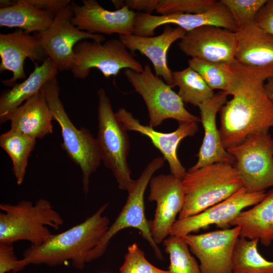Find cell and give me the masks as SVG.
<instances>
[{"label": "cell", "mask_w": 273, "mask_h": 273, "mask_svg": "<svg viewBox=\"0 0 273 273\" xmlns=\"http://www.w3.org/2000/svg\"><path fill=\"white\" fill-rule=\"evenodd\" d=\"M24 267L16 257L13 244L0 243V273H16Z\"/></svg>", "instance_id": "e575fe53"}, {"label": "cell", "mask_w": 273, "mask_h": 273, "mask_svg": "<svg viewBox=\"0 0 273 273\" xmlns=\"http://www.w3.org/2000/svg\"><path fill=\"white\" fill-rule=\"evenodd\" d=\"M39 92L53 112L54 120L60 126L62 148L81 169L83 191L87 196L90 177L102 162L97 139L87 128H76L69 118L60 99L57 77L46 82Z\"/></svg>", "instance_id": "5b68a950"}, {"label": "cell", "mask_w": 273, "mask_h": 273, "mask_svg": "<svg viewBox=\"0 0 273 273\" xmlns=\"http://www.w3.org/2000/svg\"><path fill=\"white\" fill-rule=\"evenodd\" d=\"M254 24L273 35V0H267L261 8L255 18Z\"/></svg>", "instance_id": "d590c367"}, {"label": "cell", "mask_w": 273, "mask_h": 273, "mask_svg": "<svg viewBox=\"0 0 273 273\" xmlns=\"http://www.w3.org/2000/svg\"><path fill=\"white\" fill-rule=\"evenodd\" d=\"M119 273H172L160 269L147 260L144 252L136 243L127 247Z\"/></svg>", "instance_id": "836d02e7"}, {"label": "cell", "mask_w": 273, "mask_h": 273, "mask_svg": "<svg viewBox=\"0 0 273 273\" xmlns=\"http://www.w3.org/2000/svg\"><path fill=\"white\" fill-rule=\"evenodd\" d=\"M266 195L265 191L248 193L243 187L224 200L196 215L177 219L170 229L169 236L185 238L212 224L222 229H228L244 209L258 203Z\"/></svg>", "instance_id": "7c38bea8"}, {"label": "cell", "mask_w": 273, "mask_h": 273, "mask_svg": "<svg viewBox=\"0 0 273 273\" xmlns=\"http://www.w3.org/2000/svg\"><path fill=\"white\" fill-rule=\"evenodd\" d=\"M163 244L165 252L169 256V271L172 273H201L199 265L191 254L184 238L169 236Z\"/></svg>", "instance_id": "4dcf8cb0"}, {"label": "cell", "mask_w": 273, "mask_h": 273, "mask_svg": "<svg viewBox=\"0 0 273 273\" xmlns=\"http://www.w3.org/2000/svg\"><path fill=\"white\" fill-rule=\"evenodd\" d=\"M170 24L176 25L186 32L205 25L221 27L233 32L237 31L229 11L220 1H218L213 8L200 14L154 15L137 12L134 19L132 34L140 36H153L157 27Z\"/></svg>", "instance_id": "9a60e30c"}, {"label": "cell", "mask_w": 273, "mask_h": 273, "mask_svg": "<svg viewBox=\"0 0 273 273\" xmlns=\"http://www.w3.org/2000/svg\"><path fill=\"white\" fill-rule=\"evenodd\" d=\"M235 60L246 67L273 73V35L254 23L236 32Z\"/></svg>", "instance_id": "7402d4cb"}, {"label": "cell", "mask_w": 273, "mask_h": 273, "mask_svg": "<svg viewBox=\"0 0 273 273\" xmlns=\"http://www.w3.org/2000/svg\"><path fill=\"white\" fill-rule=\"evenodd\" d=\"M27 2L38 9L55 15L71 3L70 0H27Z\"/></svg>", "instance_id": "8d00e7d4"}, {"label": "cell", "mask_w": 273, "mask_h": 273, "mask_svg": "<svg viewBox=\"0 0 273 273\" xmlns=\"http://www.w3.org/2000/svg\"><path fill=\"white\" fill-rule=\"evenodd\" d=\"M185 201L178 219L196 215L243 188L234 165L216 163L187 172L182 179Z\"/></svg>", "instance_id": "277c9868"}, {"label": "cell", "mask_w": 273, "mask_h": 273, "mask_svg": "<svg viewBox=\"0 0 273 273\" xmlns=\"http://www.w3.org/2000/svg\"><path fill=\"white\" fill-rule=\"evenodd\" d=\"M0 71L8 70L13 73L9 79L2 81L6 86H13L16 81L25 79V60L28 58L36 65L47 58L38 37L19 29L12 33L0 34Z\"/></svg>", "instance_id": "d6986e66"}, {"label": "cell", "mask_w": 273, "mask_h": 273, "mask_svg": "<svg viewBox=\"0 0 273 273\" xmlns=\"http://www.w3.org/2000/svg\"><path fill=\"white\" fill-rule=\"evenodd\" d=\"M98 130L96 138L102 162L110 169L120 190L128 192L135 180L131 178L127 159L130 142L127 130L117 119L103 88L97 91Z\"/></svg>", "instance_id": "8992f818"}, {"label": "cell", "mask_w": 273, "mask_h": 273, "mask_svg": "<svg viewBox=\"0 0 273 273\" xmlns=\"http://www.w3.org/2000/svg\"><path fill=\"white\" fill-rule=\"evenodd\" d=\"M228 96L226 93L219 92L214 94L211 99L198 106L204 136L197 155L198 160L188 171L216 163L234 165L235 160L223 147L216 123V115L227 102Z\"/></svg>", "instance_id": "ffe728a7"}, {"label": "cell", "mask_w": 273, "mask_h": 273, "mask_svg": "<svg viewBox=\"0 0 273 273\" xmlns=\"http://www.w3.org/2000/svg\"><path fill=\"white\" fill-rule=\"evenodd\" d=\"M71 5L73 14L72 22L82 31L109 35L133 33L136 13L126 6L115 11H109L96 0H83L81 5L73 2Z\"/></svg>", "instance_id": "e0dca14e"}, {"label": "cell", "mask_w": 273, "mask_h": 273, "mask_svg": "<svg viewBox=\"0 0 273 273\" xmlns=\"http://www.w3.org/2000/svg\"><path fill=\"white\" fill-rule=\"evenodd\" d=\"M103 273H106V272H103Z\"/></svg>", "instance_id": "b9f144b4"}, {"label": "cell", "mask_w": 273, "mask_h": 273, "mask_svg": "<svg viewBox=\"0 0 273 273\" xmlns=\"http://www.w3.org/2000/svg\"><path fill=\"white\" fill-rule=\"evenodd\" d=\"M73 11L71 3L58 13L47 29L34 33L45 52L58 71L71 70L74 62V48L82 40L91 39L103 42L105 37L79 29L72 22Z\"/></svg>", "instance_id": "8fae6325"}, {"label": "cell", "mask_w": 273, "mask_h": 273, "mask_svg": "<svg viewBox=\"0 0 273 273\" xmlns=\"http://www.w3.org/2000/svg\"><path fill=\"white\" fill-rule=\"evenodd\" d=\"M215 0H159L156 11L160 15L204 13L217 3Z\"/></svg>", "instance_id": "d6a6232c"}, {"label": "cell", "mask_w": 273, "mask_h": 273, "mask_svg": "<svg viewBox=\"0 0 273 273\" xmlns=\"http://www.w3.org/2000/svg\"><path fill=\"white\" fill-rule=\"evenodd\" d=\"M54 115L40 92L27 100L12 114L11 129L39 139L53 131Z\"/></svg>", "instance_id": "cb8c5ba5"}, {"label": "cell", "mask_w": 273, "mask_h": 273, "mask_svg": "<svg viewBox=\"0 0 273 273\" xmlns=\"http://www.w3.org/2000/svg\"><path fill=\"white\" fill-rule=\"evenodd\" d=\"M74 62L71 69L73 76L80 79L88 77L92 68L99 70L105 77L116 76L122 69L142 72L144 67L134 58L119 39L104 43L82 40L74 48Z\"/></svg>", "instance_id": "30bf717a"}, {"label": "cell", "mask_w": 273, "mask_h": 273, "mask_svg": "<svg viewBox=\"0 0 273 273\" xmlns=\"http://www.w3.org/2000/svg\"><path fill=\"white\" fill-rule=\"evenodd\" d=\"M235 32L212 25H205L186 32L178 43L186 55L211 62H236Z\"/></svg>", "instance_id": "2e32d148"}, {"label": "cell", "mask_w": 273, "mask_h": 273, "mask_svg": "<svg viewBox=\"0 0 273 273\" xmlns=\"http://www.w3.org/2000/svg\"><path fill=\"white\" fill-rule=\"evenodd\" d=\"M111 3L114 5L116 10L119 9L123 6V1L112 0Z\"/></svg>", "instance_id": "60d3db41"}, {"label": "cell", "mask_w": 273, "mask_h": 273, "mask_svg": "<svg viewBox=\"0 0 273 273\" xmlns=\"http://www.w3.org/2000/svg\"><path fill=\"white\" fill-rule=\"evenodd\" d=\"M173 87L177 86V93L182 101L198 106L211 99L213 90L201 76L190 66L179 71H172Z\"/></svg>", "instance_id": "f546056e"}, {"label": "cell", "mask_w": 273, "mask_h": 273, "mask_svg": "<svg viewBox=\"0 0 273 273\" xmlns=\"http://www.w3.org/2000/svg\"><path fill=\"white\" fill-rule=\"evenodd\" d=\"M239 226L184 238L190 251L199 259L201 273H233L232 257L239 238Z\"/></svg>", "instance_id": "4fadbf2b"}, {"label": "cell", "mask_w": 273, "mask_h": 273, "mask_svg": "<svg viewBox=\"0 0 273 273\" xmlns=\"http://www.w3.org/2000/svg\"><path fill=\"white\" fill-rule=\"evenodd\" d=\"M230 226H239V237L257 239L265 246L273 242V188L251 209L241 211Z\"/></svg>", "instance_id": "d4e9b609"}, {"label": "cell", "mask_w": 273, "mask_h": 273, "mask_svg": "<svg viewBox=\"0 0 273 273\" xmlns=\"http://www.w3.org/2000/svg\"><path fill=\"white\" fill-rule=\"evenodd\" d=\"M55 17V14L36 8L27 0L14 1L11 7L0 9V26L37 33L49 28Z\"/></svg>", "instance_id": "484cf974"}, {"label": "cell", "mask_w": 273, "mask_h": 273, "mask_svg": "<svg viewBox=\"0 0 273 273\" xmlns=\"http://www.w3.org/2000/svg\"><path fill=\"white\" fill-rule=\"evenodd\" d=\"M124 74L145 102L150 127L158 126L167 119H173L178 122L200 121L199 117L185 108L184 102L172 87L152 73L149 65H145L142 72L125 69Z\"/></svg>", "instance_id": "ba28073f"}, {"label": "cell", "mask_w": 273, "mask_h": 273, "mask_svg": "<svg viewBox=\"0 0 273 273\" xmlns=\"http://www.w3.org/2000/svg\"><path fill=\"white\" fill-rule=\"evenodd\" d=\"M148 199L155 202L154 219L150 222L152 238L158 245L169 236L177 215L183 208L185 191L182 180L171 174L153 176L149 182Z\"/></svg>", "instance_id": "5bb4252c"}, {"label": "cell", "mask_w": 273, "mask_h": 273, "mask_svg": "<svg viewBox=\"0 0 273 273\" xmlns=\"http://www.w3.org/2000/svg\"><path fill=\"white\" fill-rule=\"evenodd\" d=\"M58 72L55 65L47 57L41 65H35L33 71L23 82L3 92L0 96V123L10 120L15 110L39 92L45 83L56 77Z\"/></svg>", "instance_id": "603a6c76"}, {"label": "cell", "mask_w": 273, "mask_h": 273, "mask_svg": "<svg viewBox=\"0 0 273 273\" xmlns=\"http://www.w3.org/2000/svg\"><path fill=\"white\" fill-rule=\"evenodd\" d=\"M226 150L235 160L234 166L247 192L273 187V138L268 132L251 134Z\"/></svg>", "instance_id": "9c48e42d"}, {"label": "cell", "mask_w": 273, "mask_h": 273, "mask_svg": "<svg viewBox=\"0 0 273 273\" xmlns=\"http://www.w3.org/2000/svg\"><path fill=\"white\" fill-rule=\"evenodd\" d=\"M186 31L179 27L166 26L161 34L145 37L134 34L119 35V39L131 52L139 51L146 56L153 65L155 75L173 87L172 71L167 62V52L176 40L181 39Z\"/></svg>", "instance_id": "44dd1931"}, {"label": "cell", "mask_w": 273, "mask_h": 273, "mask_svg": "<svg viewBox=\"0 0 273 273\" xmlns=\"http://www.w3.org/2000/svg\"><path fill=\"white\" fill-rule=\"evenodd\" d=\"M264 87L268 96L273 102V78L267 79Z\"/></svg>", "instance_id": "f35d334b"}, {"label": "cell", "mask_w": 273, "mask_h": 273, "mask_svg": "<svg viewBox=\"0 0 273 273\" xmlns=\"http://www.w3.org/2000/svg\"><path fill=\"white\" fill-rule=\"evenodd\" d=\"M257 239L239 237L232 257L233 273H273V261L264 258L259 252Z\"/></svg>", "instance_id": "f1b7e54d"}, {"label": "cell", "mask_w": 273, "mask_h": 273, "mask_svg": "<svg viewBox=\"0 0 273 273\" xmlns=\"http://www.w3.org/2000/svg\"><path fill=\"white\" fill-rule=\"evenodd\" d=\"M14 4V1L10 0H1L0 1V9L6 8L11 7Z\"/></svg>", "instance_id": "ab89813d"}, {"label": "cell", "mask_w": 273, "mask_h": 273, "mask_svg": "<svg viewBox=\"0 0 273 273\" xmlns=\"http://www.w3.org/2000/svg\"><path fill=\"white\" fill-rule=\"evenodd\" d=\"M0 209V243L26 240L32 246H39L53 235L48 226L58 230L64 223L51 203L43 199L34 204L28 200L2 203Z\"/></svg>", "instance_id": "3957f363"}, {"label": "cell", "mask_w": 273, "mask_h": 273, "mask_svg": "<svg viewBox=\"0 0 273 273\" xmlns=\"http://www.w3.org/2000/svg\"><path fill=\"white\" fill-rule=\"evenodd\" d=\"M159 0H126L123 1V6H127L131 10L143 11L150 14L156 10Z\"/></svg>", "instance_id": "74e56055"}, {"label": "cell", "mask_w": 273, "mask_h": 273, "mask_svg": "<svg viewBox=\"0 0 273 273\" xmlns=\"http://www.w3.org/2000/svg\"><path fill=\"white\" fill-rule=\"evenodd\" d=\"M189 66L197 72L212 89H220L234 96L240 89L241 80L231 63L211 62L197 58L188 60Z\"/></svg>", "instance_id": "4316f807"}, {"label": "cell", "mask_w": 273, "mask_h": 273, "mask_svg": "<svg viewBox=\"0 0 273 273\" xmlns=\"http://www.w3.org/2000/svg\"><path fill=\"white\" fill-rule=\"evenodd\" d=\"M231 64L241 86L219 111V131L225 149L240 144L251 134L268 132L273 127V102L264 87V81L273 78V73L236 61Z\"/></svg>", "instance_id": "6da1fadb"}, {"label": "cell", "mask_w": 273, "mask_h": 273, "mask_svg": "<svg viewBox=\"0 0 273 273\" xmlns=\"http://www.w3.org/2000/svg\"><path fill=\"white\" fill-rule=\"evenodd\" d=\"M165 161L163 157L159 156L151 160L145 167L135 180L133 187L127 192L126 202L114 222L89 254L87 263L101 257L106 252L111 239L119 232L129 228L138 230L151 247L156 258L160 260L163 259L161 250L152 238L150 222L145 216L144 195L153 174L164 165Z\"/></svg>", "instance_id": "52a82bcc"}, {"label": "cell", "mask_w": 273, "mask_h": 273, "mask_svg": "<svg viewBox=\"0 0 273 273\" xmlns=\"http://www.w3.org/2000/svg\"><path fill=\"white\" fill-rule=\"evenodd\" d=\"M108 203L102 205L80 223L58 234H53L39 246H31L23 253L21 261L29 264L51 266L71 260L73 266L82 269L90 252L98 245L109 228V218L103 213Z\"/></svg>", "instance_id": "7a4b0ae2"}, {"label": "cell", "mask_w": 273, "mask_h": 273, "mask_svg": "<svg viewBox=\"0 0 273 273\" xmlns=\"http://www.w3.org/2000/svg\"><path fill=\"white\" fill-rule=\"evenodd\" d=\"M36 139L11 129L0 135V146L8 154L17 185L24 180L28 160L36 145Z\"/></svg>", "instance_id": "83f0119b"}, {"label": "cell", "mask_w": 273, "mask_h": 273, "mask_svg": "<svg viewBox=\"0 0 273 273\" xmlns=\"http://www.w3.org/2000/svg\"><path fill=\"white\" fill-rule=\"evenodd\" d=\"M115 114L117 119L127 130L136 131L149 138L167 161L170 174L181 180L183 179L187 172L178 158L177 147L183 139L192 136L197 132V122H179L175 130L164 133L157 131L149 125L142 124L131 112L124 108H119Z\"/></svg>", "instance_id": "ac0fdd59"}, {"label": "cell", "mask_w": 273, "mask_h": 273, "mask_svg": "<svg viewBox=\"0 0 273 273\" xmlns=\"http://www.w3.org/2000/svg\"><path fill=\"white\" fill-rule=\"evenodd\" d=\"M267 1L220 0L232 16L237 27V31L254 23L257 13Z\"/></svg>", "instance_id": "1f68e13d"}]
</instances>
